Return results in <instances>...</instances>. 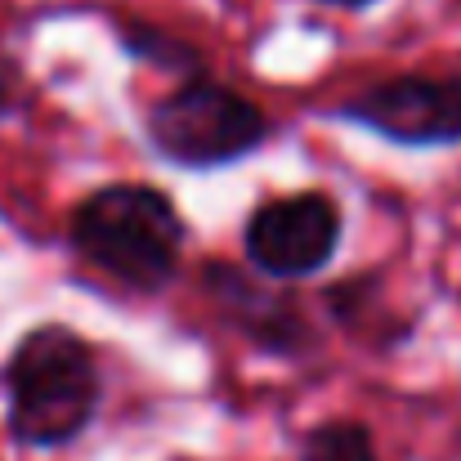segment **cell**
Instances as JSON below:
<instances>
[{
  "label": "cell",
  "mask_w": 461,
  "mask_h": 461,
  "mask_svg": "<svg viewBox=\"0 0 461 461\" xmlns=\"http://www.w3.org/2000/svg\"><path fill=\"white\" fill-rule=\"evenodd\" d=\"M331 122L358 126L399 149H461V72L385 77L327 108Z\"/></svg>",
  "instance_id": "obj_4"
},
{
  "label": "cell",
  "mask_w": 461,
  "mask_h": 461,
  "mask_svg": "<svg viewBox=\"0 0 461 461\" xmlns=\"http://www.w3.org/2000/svg\"><path fill=\"white\" fill-rule=\"evenodd\" d=\"M202 292L215 301L220 318L256 349L274 358H309L318 349V327L309 322L305 305L274 287L265 274H242L238 265L206 260L202 265Z\"/></svg>",
  "instance_id": "obj_6"
},
{
  "label": "cell",
  "mask_w": 461,
  "mask_h": 461,
  "mask_svg": "<svg viewBox=\"0 0 461 461\" xmlns=\"http://www.w3.org/2000/svg\"><path fill=\"white\" fill-rule=\"evenodd\" d=\"M269 135H274L269 113L251 104L242 90L211 81L206 72L179 81L144 117V140L153 157L188 175L229 170L251 153H260Z\"/></svg>",
  "instance_id": "obj_3"
},
{
  "label": "cell",
  "mask_w": 461,
  "mask_h": 461,
  "mask_svg": "<svg viewBox=\"0 0 461 461\" xmlns=\"http://www.w3.org/2000/svg\"><path fill=\"white\" fill-rule=\"evenodd\" d=\"M117 41H122V50L131 59L153 63L157 72H170L179 81L202 77V50L188 45V41H179V36H170L157 23H117Z\"/></svg>",
  "instance_id": "obj_7"
},
{
  "label": "cell",
  "mask_w": 461,
  "mask_h": 461,
  "mask_svg": "<svg viewBox=\"0 0 461 461\" xmlns=\"http://www.w3.org/2000/svg\"><path fill=\"white\" fill-rule=\"evenodd\" d=\"M296 461H381L376 457V439L367 430V421L358 417H331L318 421L301 435Z\"/></svg>",
  "instance_id": "obj_9"
},
{
  "label": "cell",
  "mask_w": 461,
  "mask_h": 461,
  "mask_svg": "<svg viewBox=\"0 0 461 461\" xmlns=\"http://www.w3.org/2000/svg\"><path fill=\"white\" fill-rule=\"evenodd\" d=\"M318 5H336V9H367L376 0H318Z\"/></svg>",
  "instance_id": "obj_11"
},
{
  "label": "cell",
  "mask_w": 461,
  "mask_h": 461,
  "mask_svg": "<svg viewBox=\"0 0 461 461\" xmlns=\"http://www.w3.org/2000/svg\"><path fill=\"white\" fill-rule=\"evenodd\" d=\"M188 224L157 184H104L72 206L68 247L126 292L153 296L179 274Z\"/></svg>",
  "instance_id": "obj_2"
},
{
  "label": "cell",
  "mask_w": 461,
  "mask_h": 461,
  "mask_svg": "<svg viewBox=\"0 0 461 461\" xmlns=\"http://www.w3.org/2000/svg\"><path fill=\"white\" fill-rule=\"evenodd\" d=\"M23 108H27V77L14 63V54L0 45V122L18 117Z\"/></svg>",
  "instance_id": "obj_10"
},
{
  "label": "cell",
  "mask_w": 461,
  "mask_h": 461,
  "mask_svg": "<svg viewBox=\"0 0 461 461\" xmlns=\"http://www.w3.org/2000/svg\"><path fill=\"white\" fill-rule=\"evenodd\" d=\"M345 238V215L331 193H287L260 202L242 224L247 265L274 283H305L322 274Z\"/></svg>",
  "instance_id": "obj_5"
},
{
  "label": "cell",
  "mask_w": 461,
  "mask_h": 461,
  "mask_svg": "<svg viewBox=\"0 0 461 461\" xmlns=\"http://www.w3.org/2000/svg\"><path fill=\"white\" fill-rule=\"evenodd\" d=\"M322 309L336 327H345L349 336H363L376 318L385 322L390 309H385V283L381 274H345L336 278L327 292H322Z\"/></svg>",
  "instance_id": "obj_8"
},
{
  "label": "cell",
  "mask_w": 461,
  "mask_h": 461,
  "mask_svg": "<svg viewBox=\"0 0 461 461\" xmlns=\"http://www.w3.org/2000/svg\"><path fill=\"white\" fill-rule=\"evenodd\" d=\"M5 426L27 453L77 444L104 408V372L95 345L68 322L27 327L0 363Z\"/></svg>",
  "instance_id": "obj_1"
}]
</instances>
